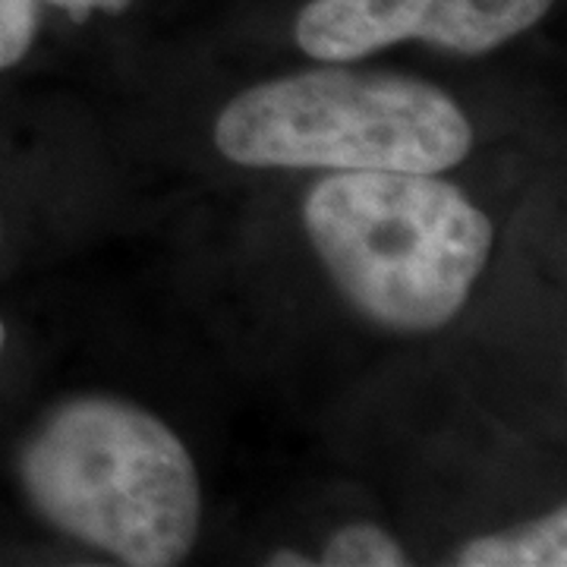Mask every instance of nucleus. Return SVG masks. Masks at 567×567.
<instances>
[{"mask_svg":"<svg viewBox=\"0 0 567 567\" xmlns=\"http://www.w3.org/2000/svg\"><path fill=\"white\" fill-rule=\"evenodd\" d=\"M3 344H7V328L0 322V350H3Z\"/></svg>","mask_w":567,"mask_h":567,"instance_id":"9d476101","label":"nucleus"},{"mask_svg":"<svg viewBox=\"0 0 567 567\" xmlns=\"http://www.w3.org/2000/svg\"><path fill=\"white\" fill-rule=\"evenodd\" d=\"M215 145L244 167L442 174L470 155L473 126L432 82L324 66L240 92Z\"/></svg>","mask_w":567,"mask_h":567,"instance_id":"7ed1b4c3","label":"nucleus"},{"mask_svg":"<svg viewBox=\"0 0 567 567\" xmlns=\"http://www.w3.org/2000/svg\"><path fill=\"white\" fill-rule=\"evenodd\" d=\"M44 3L70 13L73 20H85L92 13H123L133 0H44Z\"/></svg>","mask_w":567,"mask_h":567,"instance_id":"6e6552de","label":"nucleus"},{"mask_svg":"<svg viewBox=\"0 0 567 567\" xmlns=\"http://www.w3.org/2000/svg\"><path fill=\"white\" fill-rule=\"evenodd\" d=\"M567 511L558 507L527 527L470 539L454 565L461 567H565L567 565Z\"/></svg>","mask_w":567,"mask_h":567,"instance_id":"39448f33","label":"nucleus"},{"mask_svg":"<svg viewBox=\"0 0 567 567\" xmlns=\"http://www.w3.org/2000/svg\"><path fill=\"white\" fill-rule=\"evenodd\" d=\"M410 558L385 529L372 524H353L338 529L324 546L322 565L328 567H401Z\"/></svg>","mask_w":567,"mask_h":567,"instance_id":"423d86ee","label":"nucleus"},{"mask_svg":"<svg viewBox=\"0 0 567 567\" xmlns=\"http://www.w3.org/2000/svg\"><path fill=\"white\" fill-rule=\"evenodd\" d=\"M303 221L347 303L401 334L445 328L495 240L464 189L410 171H334L309 189Z\"/></svg>","mask_w":567,"mask_h":567,"instance_id":"f257e3e1","label":"nucleus"},{"mask_svg":"<svg viewBox=\"0 0 567 567\" xmlns=\"http://www.w3.org/2000/svg\"><path fill=\"white\" fill-rule=\"evenodd\" d=\"M268 565H271V567H284V565L309 567V565H312V561H309L306 555H300V551H290V548H281V551H271Z\"/></svg>","mask_w":567,"mask_h":567,"instance_id":"1a4fd4ad","label":"nucleus"},{"mask_svg":"<svg viewBox=\"0 0 567 567\" xmlns=\"http://www.w3.org/2000/svg\"><path fill=\"white\" fill-rule=\"evenodd\" d=\"M555 0H309L297 17L300 51L350 63L401 41L486 54L546 17Z\"/></svg>","mask_w":567,"mask_h":567,"instance_id":"20e7f679","label":"nucleus"},{"mask_svg":"<svg viewBox=\"0 0 567 567\" xmlns=\"http://www.w3.org/2000/svg\"><path fill=\"white\" fill-rule=\"evenodd\" d=\"M39 32V0H0V70L29 54Z\"/></svg>","mask_w":567,"mask_h":567,"instance_id":"0eeeda50","label":"nucleus"},{"mask_svg":"<svg viewBox=\"0 0 567 567\" xmlns=\"http://www.w3.org/2000/svg\"><path fill=\"white\" fill-rule=\"evenodd\" d=\"M20 476L44 520L123 565L174 567L196 546V464L171 425L130 401L58 406L22 447Z\"/></svg>","mask_w":567,"mask_h":567,"instance_id":"f03ea898","label":"nucleus"}]
</instances>
